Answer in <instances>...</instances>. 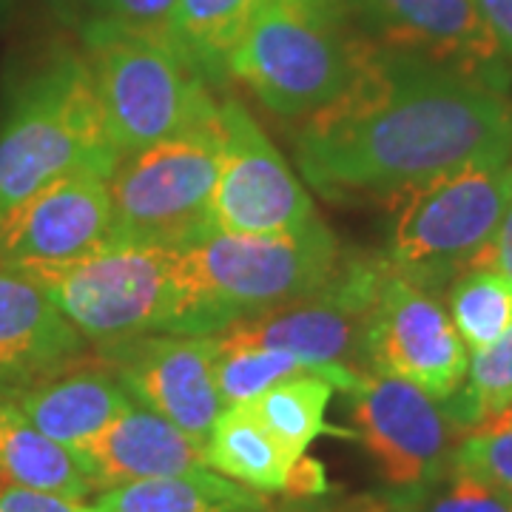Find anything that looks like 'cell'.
I'll return each instance as SVG.
<instances>
[{
	"mask_svg": "<svg viewBox=\"0 0 512 512\" xmlns=\"http://www.w3.org/2000/svg\"><path fill=\"white\" fill-rule=\"evenodd\" d=\"M293 157L330 200L396 202L464 165L512 160V103L487 80L376 46L348 92L299 123Z\"/></svg>",
	"mask_w": 512,
	"mask_h": 512,
	"instance_id": "1",
	"label": "cell"
},
{
	"mask_svg": "<svg viewBox=\"0 0 512 512\" xmlns=\"http://www.w3.org/2000/svg\"><path fill=\"white\" fill-rule=\"evenodd\" d=\"M18 271L32 276L97 350L154 333L214 336L177 248L109 239L66 265Z\"/></svg>",
	"mask_w": 512,
	"mask_h": 512,
	"instance_id": "2",
	"label": "cell"
},
{
	"mask_svg": "<svg viewBox=\"0 0 512 512\" xmlns=\"http://www.w3.org/2000/svg\"><path fill=\"white\" fill-rule=\"evenodd\" d=\"M373 49L350 0H262L225 74L302 123L348 92Z\"/></svg>",
	"mask_w": 512,
	"mask_h": 512,
	"instance_id": "3",
	"label": "cell"
},
{
	"mask_svg": "<svg viewBox=\"0 0 512 512\" xmlns=\"http://www.w3.org/2000/svg\"><path fill=\"white\" fill-rule=\"evenodd\" d=\"M117 163L89 57L63 49L20 80L0 123V214L57 177H111Z\"/></svg>",
	"mask_w": 512,
	"mask_h": 512,
	"instance_id": "4",
	"label": "cell"
},
{
	"mask_svg": "<svg viewBox=\"0 0 512 512\" xmlns=\"http://www.w3.org/2000/svg\"><path fill=\"white\" fill-rule=\"evenodd\" d=\"M83 37L106 128L120 157L217 123L220 100L168 32L97 18Z\"/></svg>",
	"mask_w": 512,
	"mask_h": 512,
	"instance_id": "5",
	"label": "cell"
},
{
	"mask_svg": "<svg viewBox=\"0 0 512 512\" xmlns=\"http://www.w3.org/2000/svg\"><path fill=\"white\" fill-rule=\"evenodd\" d=\"M384 262L396 276L439 293L481 268L512 205V160L473 163L441 174L393 202Z\"/></svg>",
	"mask_w": 512,
	"mask_h": 512,
	"instance_id": "6",
	"label": "cell"
},
{
	"mask_svg": "<svg viewBox=\"0 0 512 512\" xmlns=\"http://www.w3.org/2000/svg\"><path fill=\"white\" fill-rule=\"evenodd\" d=\"M214 333L276 311L328 282L345 251L325 220L282 234L208 231L180 251Z\"/></svg>",
	"mask_w": 512,
	"mask_h": 512,
	"instance_id": "7",
	"label": "cell"
},
{
	"mask_svg": "<svg viewBox=\"0 0 512 512\" xmlns=\"http://www.w3.org/2000/svg\"><path fill=\"white\" fill-rule=\"evenodd\" d=\"M220 163V117L120 157L109 177L114 239L183 251L214 231Z\"/></svg>",
	"mask_w": 512,
	"mask_h": 512,
	"instance_id": "8",
	"label": "cell"
},
{
	"mask_svg": "<svg viewBox=\"0 0 512 512\" xmlns=\"http://www.w3.org/2000/svg\"><path fill=\"white\" fill-rule=\"evenodd\" d=\"M387 276L384 256L345 254L322 288L282 308L234 322L220 336L285 350L328 373L336 390H356L367 367V330Z\"/></svg>",
	"mask_w": 512,
	"mask_h": 512,
	"instance_id": "9",
	"label": "cell"
},
{
	"mask_svg": "<svg viewBox=\"0 0 512 512\" xmlns=\"http://www.w3.org/2000/svg\"><path fill=\"white\" fill-rule=\"evenodd\" d=\"M222 163L211 220L231 234H282L319 220L302 180L237 97L220 100Z\"/></svg>",
	"mask_w": 512,
	"mask_h": 512,
	"instance_id": "10",
	"label": "cell"
},
{
	"mask_svg": "<svg viewBox=\"0 0 512 512\" xmlns=\"http://www.w3.org/2000/svg\"><path fill=\"white\" fill-rule=\"evenodd\" d=\"M348 396L356 436L384 481L416 490L447 476L464 430L444 402L413 382L376 370L365 373Z\"/></svg>",
	"mask_w": 512,
	"mask_h": 512,
	"instance_id": "11",
	"label": "cell"
},
{
	"mask_svg": "<svg viewBox=\"0 0 512 512\" xmlns=\"http://www.w3.org/2000/svg\"><path fill=\"white\" fill-rule=\"evenodd\" d=\"M470 350L439 296L387 268L367 330V367L447 402L464 384Z\"/></svg>",
	"mask_w": 512,
	"mask_h": 512,
	"instance_id": "12",
	"label": "cell"
},
{
	"mask_svg": "<svg viewBox=\"0 0 512 512\" xmlns=\"http://www.w3.org/2000/svg\"><path fill=\"white\" fill-rule=\"evenodd\" d=\"M379 49L504 89V52L478 0H350Z\"/></svg>",
	"mask_w": 512,
	"mask_h": 512,
	"instance_id": "13",
	"label": "cell"
},
{
	"mask_svg": "<svg viewBox=\"0 0 512 512\" xmlns=\"http://www.w3.org/2000/svg\"><path fill=\"white\" fill-rule=\"evenodd\" d=\"M128 396L205 444L225 410L214 379L217 333H154L97 350Z\"/></svg>",
	"mask_w": 512,
	"mask_h": 512,
	"instance_id": "14",
	"label": "cell"
},
{
	"mask_svg": "<svg viewBox=\"0 0 512 512\" xmlns=\"http://www.w3.org/2000/svg\"><path fill=\"white\" fill-rule=\"evenodd\" d=\"M109 239H114L109 177L74 171L0 214V265H66Z\"/></svg>",
	"mask_w": 512,
	"mask_h": 512,
	"instance_id": "15",
	"label": "cell"
},
{
	"mask_svg": "<svg viewBox=\"0 0 512 512\" xmlns=\"http://www.w3.org/2000/svg\"><path fill=\"white\" fill-rule=\"evenodd\" d=\"M86 350L89 342L32 276L0 265V390L43 382Z\"/></svg>",
	"mask_w": 512,
	"mask_h": 512,
	"instance_id": "16",
	"label": "cell"
},
{
	"mask_svg": "<svg viewBox=\"0 0 512 512\" xmlns=\"http://www.w3.org/2000/svg\"><path fill=\"white\" fill-rule=\"evenodd\" d=\"M97 493L146 481L205 470V444L183 433L143 404H131L109 427L74 453Z\"/></svg>",
	"mask_w": 512,
	"mask_h": 512,
	"instance_id": "17",
	"label": "cell"
},
{
	"mask_svg": "<svg viewBox=\"0 0 512 512\" xmlns=\"http://www.w3.org/2000/svg\"><path fill=\"white\" fill-rule=\"evenodd\" d=\"M23 416L66 450L80 453L134 399L100 356H83L43 382L15 390Z\"/></svg>",
	"mask_w": 512,
	"mask_h": 512,
	"instance_id": "18",
	"label": "cell"
},
{
	"mask_svg": "<svg viewBox=\"0 0 512 512\" xmlns=\"http://www.w3.org/2000/svg\"><path fill=\"white\" fill-rule=\"evenodd\" d=\"M0 487L43 490L72 501L97 493L72 450L43 436L9 390H0Z\"/></svg>",
	"mask_w": 512,
	"mask_h": 512,
	"instance_id": "19",
	"label": "cell"
},
{
	"mask_svg": "<svg viewBox=\"0 0 512 512\" xmlns=\"http://www.w3.org/2000/svg\"><path fill=\"white\" fill-rule=\"evenodd\" d=\"M86 512H268V501L251 487L205 467L183 476L109 487Z\"/></svg>",
	"mask_w": 512,
	"mask_h": 512,
	"instance_id": "20",
	"label": "cell"
},
{
	"mask_svg": "<svg viewBox=\"0 0 512 512\" xmlns=\"http://www.w3.org/2000/svg\"><path fill=\"white\" fill-rule=\"evenodd\" d=\"M296 461L248 404L225 407L205 439V464L256 493H285Z\"/></svg>",
	"mask_w": 512,
	"mask_h": 512,
	"instance_id": "21",
	"label": "cell"
},
{
	"mask_svg": "<svg viewBox=\"0 0 512 512\" xmlns=\"http://www.w3.org/2000/svg\"><path fill=\"white\" fill-rule=\"evenodd\" d=\"M259 3L262 0H177L168 35L208 83H217L228 77V57L248 32Z\"/></svg>",
	"mask_w": 512,
	"mask_h": 512,
	"instance_id": "22",
	"label": "cell"
},
{
	"mask_svg": "<svg viewBox=\"0 0 512 512\" xmlns=\"http://www.w3.org/2000/svg\"><path fill=\"white\" fill-rule=\"evenodd\" d=\"M333 393L336 387L325 376L308 373L274 384L248 407L293 458H302L322 433H333L325 421Z\"/></svg>",
	"mask_w": 512,
	"mask_h": 512,
	"instance_id": "23",
	"label": "cell"
},
{
	"mask_svg": "<svg viewBox=\"0 0 512 512\" xmlns=\"http://www.w3.org/2000/svg\"><path fill=\"white\" fill-rule=\"evenodd\" d=\"M308 373L328 379V373H322L319 367L308 365V362L296 359L285 350L231 342V339L217 333L214 379H217L222 407L254 402L256 396H262L274 384L288 382V379H296V376H308Z\"/></svg>",
	"mask_w": 512,
	"mask_h": 512,
	"instance_id": "24",
	"label": "cell"
},
{
	"mask_svg": "<svg viewBox=\"0 0 512 512\" xmlns=\"http://www.w3.org/2000/svg\"><path fill=\"white\" fill-rule=\"evenodd\" d=\"M450 319L467 350H484L512 328V282L490 265L470 268L450 285Z\"/></svg>",
	"mask_w": 512,
	"mask_h": 512,
	"instance_id": "25",
	"label": "cell"
},
{
	"mask_svg": "<svg viewBox=\"0 0 512 512\" xmlns=\"http://www.w3.org/2000/svg\"><path fill=\"white\" fill-rule=\"evenodd\" d=\"M444 407L464 433L512 410V328L490 348L473 353L464 384Z\"/></svg>",
	"mask_w": 512,
	"mask_h": 512,
	"instance_id": "26",
	"label": "cell"
},
{
	"mask_svg": "<svg viewBox=\"0 0 512 512\" xmlns=\"http://www.w3.org/2000/svg\"><path fill=\"white\" fill-rule=\"evenodd\" d=\"M450 467L512 495V410L467 430Z\"/></svg>",
	"mask_w": 512,
	"mask_h": 512,
	"instance_id": "27",
	"label": "cell"
},
{
	"mask_svg": "<svg viewBox=\"0 0 512 512\" xmlns=\"http://www.w3.org/2000/svg\"><path fill=\"white\" fill-rule=\"evenodd\" d=\"M393 512H512V495L450 467L441 490H430V484L407 490Z\"/></svg>",
	"mask_w": 512,
	"mask_h": 512,
	"instance_id": "28",
	"label": "cell"
},
{
	"mask_svg": "<svg viewBox=\"0 0 512 512\" xmlns=\"http://www.w3.org/2000/svg\"><path fill=\"white\" fill-rule=\"evenodd\" d=\"M174 6L177 0H100L103 18L120 20L137 29H154V32H168Z\"/></svg>",
	"mask_w": 512,
	"mask_h": 512,
	"instance_id": "29",
	"label": "cell"
},
{
	"mask_svg": "<svg viewBox=\"0 0 512 512\" xmlns=\"http://www.w3.org/2000/svg\"><path fill=\"white\" fill-rule=\"evenodd\" d=\"M0 512H86V504L43 490L0 487Z\"/></svg>",
	"mask_w": 512,
	"mask_h": 512,
	"instance_id": "30",
	"label": "cell"
},
{
	"mask_svg": "<svg viewBox=\"0 0 512 512\" xmlns=\"http://www.w3.org/2000/svg\"><path fill=\"white\" fill-rule=\"evenodd\" d=\"M328 490V478H325V467L311 458L308 453L299 458L296 464H293V473L291 481H288V487H285V493L288 495H299V498H305V495H319Z\"/></svg>",
	"mask_w": 512,
	"mask_h": 512,
	"instance_id": "31",
	"label": "cell"
},
{
	"mask_svg": "<svg viewBox=\"0 0 512 512\" xmlns=\"http://www.w3.org/2000/svg\"><path fill=\"white\" fill-rule=\"evenodd\" d=\"M484 20L490 23L495 40L512 66V0H478Z\"/></svg>",
	"mask_w": 512,
	"mask_h": 512,
	"instance_id": "32",
	"label": "cell"
},
{
	"mask_svg": "<svg viewBox=\"0 0 512 512\" xmlns=\"http://www.w3.org/2000/svg\"><path fill=\"white\" fill-rule=\"evenodd\" d=\"M484 265L495 268L498 274H504L512 282V205L510 211L504 214V220H501V228H498L493 245L487 251Z\"/></svg>",
	"mask_w": 512,
	"mask_h": 512,
	"instance_id": "33",
	"label": "cell"
}]
</instances>
